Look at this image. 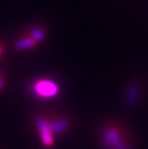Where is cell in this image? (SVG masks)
I'll use <instances>...</instances> for the list:
<instances>
[{
	"instance_id": "6da1fadb",
	"label": "cell",
	"mask_w": 148,
	"mask_h": 149,
	"mask_svg": "<svg viewBox=\"0 0 148 149\" xmlns=\"http://www.w3.org/2000/svg\"><path fill=\"white\" fill-rule=\"evenodd\" d=\"M32 90L35 96L47 99V98L56 97L59 94L60 88L56 82L48 79H40L32 85Z\"/></svg>"
},
{
	"instance_id": "7a4b0ae2",
	"label": "cell",
	"mask_w": 148,
	"mask_h": 149,
	"mask_svg": "<svg viewBox=\"0 0 148 149\" xmlns=\"http://www.w3.org/2000/svg\"><path fill=\"white\" fill-rule=\"evenodd\" d=\"M103 142L105 147L108 149H128V147L122 142L120 135L115 128H108L105 130Z\"/></svg>"
},
{
	"instance_id": "3957f363",
	"label": "cell",
	"mask_w": 148,
	"mask_h": 149,
	"mask_svg": "<svg viewBox=\"0 0 148 149\" xmlns=\"http://www.w3.org/2000/svg\"><path fill=\"white\" fill-rule=\"evenodd\" d=\"M37 126L40 131L42 144L46 147L52 146L54 144V137H53V133L50 129L49 122H47L46 119L43 117H39L37 119Z\"/></svg>"
},
{
	"instance_id": "277c9868",
	"label": "cell",
	"mask_w": 148,
	"mask_h": 149,
	"mask_svg": "<svg viewBox=\"0 0 148 149\" xmlns=\"http://www.w3.org/2000/svg\"><path fill=\"white\" fill-rule=\"evenodd\" d=\"M37 42L35 40H33L32 38H24V39H21L19 40H17V42L15 43V49L17 50H25V49H30L33 48L37 45Z\"/></svg>"
},
{
	"instance_id": "5b68a950",
	"label": "cell",
	"mask_w": 148,
	"mask_h": 149,
	"mask_svg": "<svg viewBox=\"0 0 148 149\" xmlns=\"http://www.w3.org/2000/svg\"><path fill=\"white\" fill-rule=\"evenodd\" d=\"M67 125H68V123L65 119H60V120H57V121L49 123L50 129H51L53 134H54V133H61L63 131H65V130L67 128Z\"/></svg>"
},
{
	"instance_id": "8992f818",
	"label": "cell",
	"mask_w": 148,
	"mask_h": 149,
	"mask_svg": "<svg viewBox=\"0 0 148 149\" xmlns=\"http://www.w3.org/2000/svg\"><path fill=\"white\" fill-rule=\"evenodd\" d=\"M31 38L33 40H35L36 42H40L44 39V33L42 29H39V28H35L31 32Z\"/></svg>"
},
{
	"instance_id": "52a82bcc",
	"label": "cell",
	"mask_w": 148,
	"mask_h": 149,
	"mask_svg": "<svg viewBox=\"0 0 148 149\" xmlns=\"http://www.w3.org/2000/svg\"><path fill=\"white\" fill-rule=\"evenodd\" d=\"M4 87V83H3V80L1 78V76H0V91L2 90V88Z\"/></svg>"
},
{
	"instance_id": "ba28073f",
	"label": "cell",
	"mask_w": 148,
	"mask_h": 149,
	"mask_svg": "<svg viewBox=\"0 0 148 149\" xmlns=\"http://www.w3.org/2000/svg\"><path fill=\"white\" fill-rule=\"evenodd\" d=\"M2 52H3V47H2V45H1V44H0V56H1Z\"/></svg>"
}]
</instances>
